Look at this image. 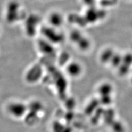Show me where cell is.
Wrapping results in <instances>:
<instances>
[{
    "instance_id": "obj_1",
    "label": "cell",
    "mask_w": 132,
    "mask_h": 132,
    "mask_svg": "<svg viewBox=\"0 0 132 132\" xmlns=\"http://www.w3.org/2000/svg\"><path fill=\"white\" fill-rule=\"evenodd\" d=\"M9 112L15 117H20L24 114L26 109L25 107L20 104H12L8 106Z\"/></svg>"
},
{
    "instance_id": "obj_2",
    "label": "cell",
    "mask_w": 132,
    "mask_h": 132,
    "mask_svg": "<svg viewBox=\"0 0 132 132\" xmlns=\"http://www.w3.org/2000/svg\"><path fill=\"white\" fill-rule=\"evenodd\" d=\"M53 132H72L71 128L64 126L58 122L53 124Z\"/></svg>"
},
{
    "instance_id": "obj_3",
    "label": "cell",
    "mask_w": 132,
    "mask_h": 132,
    "mask_svg": "<svg viewBox=\"0 0 132 132\" xmlns=\"http://www.w3.org/2000/svg\"><path fill=\"white\" fill-rule=\"evenodd\" d=\"M112 128L114 132H124L123 127L119 123H113Z\"/></svg>"
}]
</instances>
